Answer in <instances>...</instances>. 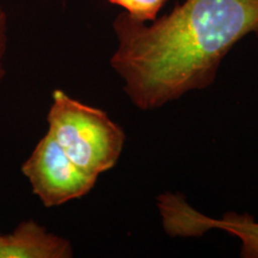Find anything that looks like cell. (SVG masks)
Instances as JSON below:
<instances>
[{"instance_id": "cell-1", "label": "cell", "mask_w": 258, "mask_h": 258, "mask_svg": "<svg viewBox=\"0 0 258 258\" xmlns=\"http://www.w3.org/2000/svg\"><path fill=\"white\" fill-rule=\"evenodd\" d=\"M114 30L110 64L131 101L151 110L207 88L241 38L258 37V0H185L152 24L123 12Z\"/></svg>"}, {"instance_id": "cell-7", "label": "cell", "mask_w": 258, "mask_h": 258, "mask_svg": "<svg viewBox=\"0 0 258 258\" xmlns=\"http://www.w3.org/2000/svg\"><path fill=\"white\" fill-rule=\"evenodd\" d=\"M9 44V21L4 8L0 4V83L6 74L5 56Z\"/></svg>"}, {"instance_id": "cell-2", "label": "cell", "mask_w": 258, "mask_h": 258, "mask_svg": "<svg viewBox=\"0 0 258 258\" xmlns=\"http://www.w3.org/2000/svg\"><path fill=\"white\" fill-rule=\"evenodd\" d=\"M47 121L48 133L85 172L98 178L116 165L125 137L106 112L55 90Z\"/></svg>"}, {"instance_id": "cell-5", "label": "cell", "mask_w": 258, "mask_h": 258, "mask_svg": "<svg viewBox=\"0 0 258 258\" xmlns=\"http://www.w3.org/2000/svg\"><path fill=\"white\" fill-rule=\"evenodd\" d=\"M71 243L49 233L46 227L28 220L21 222L11 233L0 234V258H70Z\"/></svg>"}, {"instance_id": "cell-3", "label": "cell", "mask_w": 258, "mask_h": 258, "mask_svg": "<svg viewBox=\"0 0 258 258\" xmlns=\"http://www.w3.org/2000/svg\"><path fill=\"white\" fill-rule=\"evenodd\" d=\"M22 173L27 177L35 195L48 208L83 198L97 182V177L71 160L48 132L23 163Z\"/></svg>"}, {"instance_id": "cell-6", "label": "cell", "mask_w": 258, "mask_h": 258, "mask_svg": "<svg viewBox=\"0 0 258 258\" xmlns=\"http://www.w3.org/2000/svg\"><path fill=\"white\" fill-rule=\"evenodd\" d=\"M112 5L121 6L125 14L139 22H153L169 0H106Z\"/></svg>"}, {"instance_id": "cell-4", "label": "cell", "mask_w": 258, "mask_h": 258, "mask_svg": "<svg viewBox=\"0 0 258 258\" xmlns=\"http://www.w3.org/2000/svg\"><path fill=\"white\" fill-rule=\"evenodd\" d=\"M158 209L164 228L172 237H196L222 230L241 241V257L258 258V222L249 214L227 213L222 219H212L190 207L182 196L169 192L158 198Z\"/></svg>"}]
</instances>
